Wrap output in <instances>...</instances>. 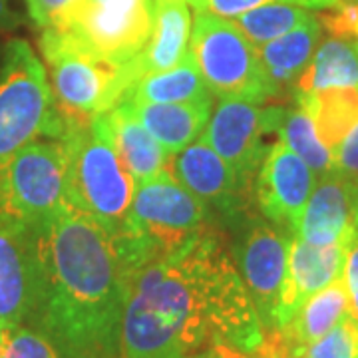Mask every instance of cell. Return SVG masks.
<instances>
[{
	"mask_svg": "<svg viewBox=\"0 0 358 358\" xmlns=\"http://www.w3.org/2000/svg\"><path fill=\"white\" fill-rule=\"evenodd\" d=\"M261 341L263 327L243 277L211 231L131 279L124 358H195L215 343L251 352Z\"/></svg>",
	"mask_w": 358,
	"mask_h": 358,
	"instance_id": "obj_1",
	"label": "cell"
},
{
	"mask_svg": "<svg viewBox=\"0 0 358 358\" xmlns=\"http://www.w3.org/2000/svg\"><path fill=\"white\" fill-rule=\"evenodd\" d=\"M42 287L30 327L60 358H124L122 324L131 279L112 239L72 205L38 233Z\"/></svg>",
	"mask_w": 358,
	"mask_h": 358,
	"instance_id": "obj_2",
	"label": "cell"
},
{
	"mask_svg": "<svg viewBox=\"0 0 358 358\" xmlns=\"http://www.w3.org/2000/svg\"><path fill=\"white\" fill-rule=\"evenodd\" d=\"M207 203L183 187L171 169H164L136 183L128 217L110 239L134 279L145 265L183 249L207 231Z\"/></svg>",
	"mask_w": 358,
	"mask_h": 358,
	"instance_id": "obj_3",
	"label": "cell"
},
{
	"mask_svg": "<svg viewBox=\"0 0 358 358\" xmlns=\"http://www.w3.org/2000/svg\"><path fill=\"white\" fill-rule=\"evenodd\" d=\"M66 117V201L112 237L128 217L136 179L115 152L106 114L90 122Z\"/></svg>",
	"mask_w": 358,
	"mask_h": 358,
	"instance_id": "obj_4",
	"label": "cell"
},
{
	"mask_svg": "<svg viewBox=\"0 0 358 358\" xmlns=\"http://www.w3.org/2000/svg\"><path fill=\"white\" fill-rule=\"evenodd\" d=\"M66 124L36 52L26 40H10L0 58V167L30 141L62 140Z\"/></svg>",
	"mask_w": 358,
	"mask_h": 358,
	"instance_id": "obj_5",
	"label": "cell"
},
{
	"mask_svg": "<svg viewBox=\"0 0 358 358\" xmlns=\"http://www.w3.org/2000/svg\"><path fill=\"white\" fill-rule=\"evenodd\" d=\"M40 50L50 70L54 100L74 120L90 122L114 110L138 80L134 60L124 66L106 62L56 28L42 30Z\"/></svg>",
	"mask_w": 358,
	"mask_h": 358,
	"instance_id": "obj_6",
	"label": "cell"
},
{
	"mask_svg": "<svg viewBox=\"0 0 358 358\" xmlns=\"http://www.w3.org/2000/svg\"><path fill=\"white\" fill-rule=\"evenodd\" d=\"M66 171L64 140L26 143L0 167V221L38 235L68 205Z\"/></svg>",
	"mask_w": 358,
	"mask_h": 358,
	"instance_id": "obj_7",
	"label": "cell"
},
{
	"mask_svg": "<svg viewBox=\"0 0 358 358\" xmlns=\"http://www.w3.org/2000/svg\"><path fill=\"white\" fill-rule=\"evenodd\" d=\"M189 54L209 92L219 100L268 102L257 46L233 20L195 10Z\"/></svg>",
	"mask_w": 358,
	"mask_h": 358,
	"instance_id": "obj_8",
	"label": "cell"
},
{
	"mask_svg": "<svg viewBox=\"0 0 358 358\" xmlns=\"http://www.w3.org/2000/svg\"><path fill=\"white\" fill-rule=\"evenodd\" d=\"M154 0H76L50 28L62 30L106 62L124 66L152 34Z\"/></svg>",
	"mask_w": 358,
	"mask_h": 358,
	"instance_id": "obj_9",
	"label": "cell"
},
{
	"mask_svg": "<svg viewBox=\"0 0 358 358\" xmlns=\"http://www.w3.org/2000/svg\"><path fill=\"white\" fill-rule=\"evenodd\" d=\"M285 106H259L249 100H221L205 126L201 140L215 150L245 183H251L268 145L263 138L277 134Z\"/></svg>",
	"mask_w": 358,
	"mask_h": 358,
	"instance_id": "obj_10",
	"label": "cell"
},
{
	"mask_svg": "<svg viewBox=\"0 0 358 358\" xmlns=\"http://www.w3.org/2000/svg\"><path fill=\"white\" fill-rule=\"evenodd\" d=\"M317 176L282 140L273 141L255 176V199L271 225L293 237Z\"/></svg>",
	"mask_w": 358,
	"mask_h": 358,
	"instance_id": "obj_11",
	"label": "cell"
},
{
	"mask_svg": "<svg viewBox=\"0 0 358 358\" xmlns=\"http://www.w3.org/2000/svg\"><path fill=\"white\" fill-rule=\"evenodd\" d=\"M291 235L268 223H255L237 249V263L251 294L263 333L277 329V310L287 275Z\"/></svg>",
	"mask_w": 358,
	"mask_h": 358,
	"instance_id": "obj_12",
	"label": "cell"
},
{
	"mask_svg": "<svg viewBox=\"0 0 358 358\" xmlns=\"http://www.w3.org/2000/svg\"><path fill=\"white\" fill-rule=\"evenodd\" d=\"M38 235L0 221V320L28 324L40 299Z\"/></svg>",
	"mask_w": 358,
	"mask_h": 358,
	"instance_id": "obj_13",
	"label": "cell"
},
{
	"mask_svg": "<svg viewBox=\"0 0 358 358\" xmlns=\"http://www.w3.org/2000/svg\"><path fill=\"white\" fill-rule=\"evenodd\" d=\"M345 243L310 245L293 235L289 241L287 275L282 282L277 329H282L308 296L343 277Z\"/></svg>",
	"mask_w": 358,
	"mask_h": 358,
	"instance_id": "obj_14",
	"label": "cell"
},
{
	"mask_svg": "<svg viewBox=\"0 0 358 358\" xmlns=\"http://www.w3.org/2000/svg\"><path fill=\"white\" fill-rule=\"evenodd\" d=\"M169 169L195 197L207 205H215L225 213H235L239 209L249 187V183H245L237 171L201 138L179 152Z\"/></svg>",
	"mask_w": 358,
	"mask_h": 358,
	"instance_id": "obj_15",
	"label": "cell"
},
{
	"mask_svg": "<svg viewBox=\"0 0 358 358\" xmlns=\"http://www.w3.org/2000/svg\"><path fill=\"white\" fill-rule=\"evenodd\" d=\"M357 223L355 185L331 171L317 179L294 235L320 247L345 243Z\"/></svg>",
	"mask_w": 358,
	"mask_h": 358,
	"instance_id": "obj_16",
	"label": "cell"
},
{
	"mask_svg": "<svg viewBox=\"0 0 358 358\" xmlns=\"http://www.w3.org/2000/svg\"><path fill=\"white\" fill-rule=\"evenodd\" d=\"M319 44L320 22L317 16H313L308 22L281 38L257 46V58L268 100H279L293 92L296 80L305 72Z\"/></svg>",
	"mask_w": 358,
	"mask_h": 358,
	"instance_id": "obj_17",
	"label": "cell"
},
{
	"mask_svg": "<svg viewBox=\"0 0 358 358\" xmlns=\"http://www.w3.org/2000/svg\"><path fill=\"white\" fill-rule=\"evenodd\" d=\"M192 26L185 0H154L152 34L140 56L134 58L138 80L178 66L189 50Z\"/></svg>",
	"mask_w": 358,
	"mask_h": 358,
	"instance_id": "obj_18",
	"label": "cell"
},
{
	"mask_svg": "<svg viewBox=\"0 0 358 358\" xmlns=\"http://www.w3.org/2000/svg\"><path fill=\"white\" fill-rule=\"evenodd\" d=\"M106 120L115 152L131 173V178L136 179V183L171 167L173 155L167 154L152 138V134L141 126L128 102L122 100L114 110L106 112Z\"/></svg>",
	"mask_w": 358,
	"mask_h": 358,
	"instance_id": "obj_19",
	"label": "cell"
},
{
	"mask_svg": "<svg viewBox=\"0 0 358 358\" xmlns=\"http://www.w3.org/2000/svg\"><path fill=\"white\" fill-rule=\"evenodd\" d=\"M169 155H178L203 134L209 122V103H141L124 100Z\"/></svg>",
	"mask_w": 358,
	"mask_h": 358,
	"instance_id": "obj_20",
	"label": "cell"
},
{
	"mask_svg": "<svg viewBox=\"0 0 358 358\" xmlns=\"http://www.w3.org/2000/svg\"><path fill=\"white\" fill-rule=\"evenodd\" d=\"M346 315H348V293L341 277L329 287L320 289L319 293L308 296L294 313L293 319L279 331L285 336L287 345L291 346L294 358H299L307 346L317 343L329 331H333Z\"/></svg>",
	"mask_w": 358,
	"mask_h": 358,
	"instance_id": "obj_21",
	"label": "cell"
},
{
	"mask_svg": "<svg viewBox=\"0 0 358 358\" xmlns=\"http://www.w3.org/2000/svg\"><path fill=\"white\" fill-rule=\"evenodd\" d=\"M124 100L141 103H209L213 106V94L197 70V64L187 50L178 66L145 74L136 80L126 92Z\"/></svg>",
	"mask_w": 358,
	"mask_h": 358,
	"instance_id": "obj_22",
	"label": "cell"
},
{
	"mask_svg": "<svg viewBox=\"0 0 358 358\" xmlns=\"http://www.w3.org/2000/svg\"><path fill=\"white\" fill-rule=\"evenodd\" d=\"M329 88H358V40L329 36L313 54L293 94H310Z\"/></svg>",
	"mask_w": 358,
	"mask_h": 358,
	"instance_id": "obj_23",
	"label": "cell"
},
{
	"mask_svg": "<svg viewBox=\"0 0 358 358\" xmlns=\"http://www.w3.org/2000/svg\"><path fill=\"white\" fill-rule=\"evenodd\" d=\"M294 102L313 117L320 141L331 154L358 124V88H329L299 94L294 96Z\"/></svg>",
	"mask_w": 358,
	"mask_h": 358,
	"instance_id": "obj_24",
	"label": "cell"
},
{
	"mask_svg": "<svg viewBox=\"0 0 358 358\" xmlns=\"http://www.w3.org/2000/svg\"><path fill=\"white\" fill-rule=\"evenodd\" d=\"M277 136L313 169L317 179L334 171V157L331 150L320 141L313 117L296 102L291 108H285Z\"/></svg>",
	"mask_w": 358,
	"mask_h": 358,
	"instance_id": "obj_25",
	"label": "cell"
},
{
	"mask_svg": "<svg viewBox=\"0 0 358 358\" xmlns=\"http://www.w3.org/2000/svg\"><path fill=\"white\" fill-rule=\"evenodd\" d=\"M315 14H310V10L303 6L287 4V2H273V4H265L249 13L239 14L237 18H233V22L251 40V44L263 46L271 40L281 38L294 28L303 26Z\"/></svg>",
	"mask_w": 358,
	"mask_h": 358,
	"instance_id": "obj_26",
	"label": "cell"
},
{
	"mask_svg": "<svg viewBox=\"0 0 358 358\" xmlns=\"http://www.w3.org/2000/svg\"><path fill=\"white\" fill-rule=\"evenodd\" d=\"M0 358H60L44 334L30 324H6Z\"/></svg>",
	"mask_w": 358,
	"mask_h": 358,
	"instance_id": "obj_27",
	"label": "cell"
},
{
	"mask_svg": "<svg viewBox=\"0 0 358 358\" xmlns=\"http://www.w3.org/2000/svg\"><path fill=\"white\" fill-rule=\"evenodd\" d=\"M299 358H358V320L346 315L333 331L307 346Z\"/></svg>",
	"mask_w": 358,
	"mask_h": 358,
	"instance_id": "obj_28",
	"label": "cell"
},
{
	"mask_svg": "<svg viewBox=\"0 0 358 358\" xmlns=\"http://www.w3.org/2000/svg\"><path fill=\"white\" fill-rule=\"evenodd\" d=\"M273 2L296 4V6H303L307 10H333L336 6H341L338 0H203L199 10L233 20L239 14L249 13V10L259 8V6H265V4H273Z\"/></svg>",
	"mask_w": 358,
	"mask_h": 358,
	"instance_id": "obj_29",
	"label": "cell"
},
{
	"mask_svg": "<svg viewBox=\"0 0 358 358\" xmlns=\"http://www.w3.org/2000/svg\"><path fill=\"white\" fill-rule=\"evenodd\" d=\"M343 281L348 293V315L358 320V223L346 239Z\"/></svg>",
	"mask_w": 358,
	"mask_h": 358,
	"instance_id": "obj_30",
	"label": "cell"
},
{
	"mask_svg": "<svg viewBox=\"0 0 358 358\" xmlns=\"http://www.w3.org/2000/svg\"><path fill=\"white\" fill-rule=\"evenodd\" d=\"M334 171L357 185L358 183V124L348 131L341 145L334 150Z\"/></svg>",
	"mask_w": 358,
	"mask_h": 358,
	"instance_id": "obj_31",
	"label": "cell"
},
{
	"mask_svg": "<svg viewBox=\"0 0 358 358\" xmlns=\"http://www.w3.org/2000/svg\"><path fill=\"white\" fill-rule=\"evenodd\" d=\"M76 0H26V8H28V16L32 18V22L42 30H46Z\"/></svg>",
	"mask_w": 358,
	"mask_h": 358,
	"instance_id": "obj_32",
	"label": "cell"
},
{
	"mask_svg": "<svg viewBox=\"0 0 358 358\" xmlns=\"http://www.w3.org/2000/svg\"><path fill=\"white\" fill-rule=\"evenodd\" d=\"M209 358H255L251 352H247L243 348L229 345V343H215L213 346H209L207 350Z\"/></svg>",
	"mask_w": 358,
	"mask_h": 358,
	"instance_id": "obj_33",
	"label": "cell"
},
{
	"mask_svg": "<svg viewBox=\"0 0 358 358\" xmlns=\"http://www.w3.org/2000/svg\"><path fill=\"white\" fill-rule=\"evenodd\" d=\"M20 22H22V18L6 4V0H0V30L10 32L14 28H18Z\"/></svg>",
	"mask_w": 358,
	"mask_h": 358,
	"instance_id": "obj_34",
	"label": "cell"
},
{
	"mask_svg": "<svg viewBox=\"0 0 358 358\" xmlns=\"http://www.w3.org/2000/svg\"><path fill=\"white\" fill-rule=\"evenodd\" d=\"M185 2H187V4H192L195 10H199V8H201V2H203V0H185Z\"/></svg>",
	"mask_w": 358,
	"mask_h": 358,
	"instance_id": "obj_35",
	"label": "cell"
},
{
	"mask_svg": "<svg viewBox=\"0 0 358 358\" xmlns=\"http://www.w3.org/2000/svg\"><path fill=\"white\" fill-rule=\"evenodd\" d=\"M355 207H357V219H358V183L355 185Z\"/></svg>",
	"mask_w": 358,
	"mask_h": 358,
	"instance_id": "obj_36",
	"label": "cell"
},
{
	"mask_svg": "<svg viewBox=\"0 0 358 358\" xmlns=\"http://www.w3.org/2000/svg\"><path fill=\"white\" fill-rule=\"evenodd\" d=\"M4 327H6V324L0 320V348H2V333H4Z\"/></svg>",
	"mask_w": 358,
	"mask_h": 358,
	"instance_id": "obj_37",
	"label": "cell"
},
{
	"mask_svg": "<svg viewBox=\"0 0 358 358\" xmlns=\"http://www.w3.org/2000/svg\"><path fill=\"white\" fill-rule=\"evenodd\" d=\"M355 38L358 40V4H357V22H355Z\"/></svg>",
	"mask_w": 358,
	"mask_h": 358,
	"instance_id": "obj_38",
	"label": "cell"
},
{
	"mask_svg": "<svg viewBox=\"0 0 358 358\" xmlns=\"http://www.w3.org/2000/svg\"><path fill=\"white\" fill-rule=\"evenodd\" d=\"M341 4H358V0H338Z\"/></svg>",
	"mask_w": 358,
	"mask_h": 358,
	"instance_id": "obj_39",
	"label": "cell"
},
{
	"mask_svg": "<svg viewBox=\"0 0 358 358\" xmlns=\"http://www.w3.org/2000/svg\"><path fill=\"white\" fill-rule=\"evenodd\" d=\"M195 358H209V357H207V352H203V355H199V357H195Z\"/></svg>",
	"mask_w": 358,
	"mask_h": 358,
	"instance_id": "obj_40",
	"label": "cell"
}]
</instances>
